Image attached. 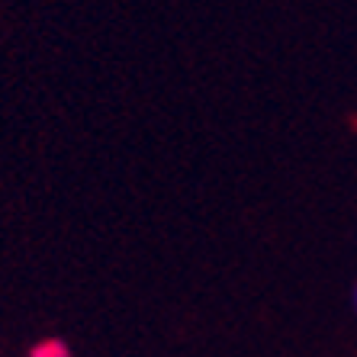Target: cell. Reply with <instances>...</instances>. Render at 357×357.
I'll return each mask as SVG.
<instances>
[{
  "mask_svg": "<svg viewBox=\"0 0 357 357\" xmlns=\"http://www.w3.org/2000/svg\"><path fill=\"white\" fill-rule=\"evenodd\" d=\"M26 357H75V351H71V344L65 338H42L29 348Z\"/></svg>",
  "mask_w": 357,
  "mask_h": 357,
  "instance_id": "6da1fadb",
  "label": "cell"
},
{
  "mask_svg": "<svg viewBox=\"0 0 357 357\" xmlns=\"http://www.w3.org/2000/svg\"><path fill=\"white\" fill-rule=\"evenodd\" d=\"M351 299H354V312H357V283H354V290H351Z\"/></svg>",
  "mask_w": 357,
  "mask_h": 357,
  "instance_id": "7a4b0ae2",
  "label": "cell"
}]
</instances>
